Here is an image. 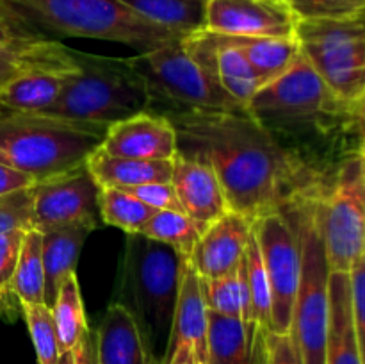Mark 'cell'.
I'll list each match as a JSON object with an SVG mask.
<instances>
[{"label":"cell","mask_w":365,"mask_h":364,"mask_svg":"<svg viewBox=\"0 0 365 364\" xmlns=\"http://www.w3.org/2000/svg\"><path fill=\"white\" fill-rule=\"evenodd\" d=\"M166 116L177 131L178 152L205 161L220 178L228 211L248 220L284 211L323 188L305 163L248 111H171Z\"/></svg>","instance_id":"1"},{"label":"cell","mask_w":365,"mask_h":364,"mask_svg":"<svg viewBox=\"0 0 365 364\" xmlns=\"http://www.w3.org/2000/svg\"><path fill=\"white\" fill-rule=\"evenodd\" d=\"M317 218L330 271L348 273L365 253V159L344 157L317 196Z\"/></svg>","instance_id":"10"},{"label":"cell","mask_w":365,"mask_h":364,"mask_svg":"<svg viewBox=\"0 0 365 364\" xmlns=\"http://www.w3.org/2000/svg\"><path fill=\"white\" fill-rule=\"evenodd\" d=\"M100 148L116 157L173 161L178 153V138L166 114L145 111L107 127Z\"/></svg>","instance_id":"14"},{"label":"cell","mask_w":365,"mask_h":364,"mask_svg":"<svg viewBox=\"0 0 365 364\" xmlns=\"http://www.w3.org/2000/svg\"><path fill=\"white\" fill-rule=\"evenodd\" d=\"M157 211L135 198L127 189L100 188L98 214L106 225L116 227L125 234H139L146 221Z\"/></svg>","instance_id":"31"},{"label":"cell","mask_w":365,"mask_h":364,"mask_svg":"<svg viewBox=\"0 0 365 364\" xmlns=\"http://www.w3.org/2000/svg\"><path fill=\"white\" fill-rule=\"evenodd\" d=\"M349 289H351V313L359 339L360 353L365 364V253L349 268Z\"/></svg>","instance_id":"38"},{"label":"cell","mask_w":365,"mask_h":364,"mask_svg":"<svg viewBox=\"0 0 365 364\" xmlns=\"http://www.w3.org/2000/svg\"><path fill=\"white\" fill-rule=\"evenodd\" d=\"M164 364H202V360L196 355L195 348L191 345H178Z\"/></svg>","instance_id":"43"},{"label":"cell","mask_w":365,"mask_h":364,"mask_svg":"<svg viewBox=\"0 0 365 364\" xmlns=\"http://www.w3.org/2000/svg\"><path fill=\"white\" fill-rule=\"evenodd\" d=\"M139 234L170 246L184 259H189L202 231L195 221L180 211H157Z\"/></svg>","instance_id":"32"},{"label":"cell","mask_w":365,"mask_h":364,"mask_svg":"<svg viewBox=\"0 0 365 364\" xmlns=\"http://www.w3.org/2000/svg\"><path fill=\"white\" fill-rule=\"evenodd\" d=\"M171 184L182 211L202 232L228 211L216 171L198 157L178 152L173 159Z\"/></svg>","instance_id":"16"},{"label":"cell","mask_w":365,"mask_h":364,"mask_svg":"<svg viewBox=\"0 0 365 364\" xmlns=\"http://www.w3.org/2000/svg\"><path fill=\"white\" fill-rule=\"evenodd\" d=\"M128 193L146 203L148 207L155 211H182L180 202L177 198L173 184L170 182H148V184L134 186V188L127 189Z\"/></svg>","instance_id":"39"},{"label":"cell","mask_w":365,"mask_h":364,"mask_svg":"<svg viewBox=\"0 0 365 364\" xmlns=\"http://www.w3.org/2000/svg\"><path fill=\"white\" fill-rule=\"evenodd\" d=\"M107 128L45 113L0 109V163L34 178L86 164L102 145Z\"/></svg>","instance_id":"3"},{"label":"cell","mask_w":365,"mask_h":364,"mask_svg":"<svg viewBox=\"0 0 365 364\" xmlns=\"http://www.w3.org/2000/svg\"><path fill=\"white\" fill-rule=\"evenodd\" d=\"M38 24L70 38L120 43L138 54L185 38L139 16L120 0H7Z\"/></svg>","instance_id":"6"},{"label":"cell","mask_w":365,"mask_h":364,"mask_svg":"<svg viewBox=\"0 0 365 364\" xmlns=\"http://www.w3.org/2000/svg\"><path fill=\"white\" fill-rule=\"evenodd\" d=\"M252 231V220L227 211L202 232L187 261L200 278L225 277L245 261Z\"/></svg>","instance_id":"15"},{"label":"cell","mask_w":365,"mask_h":364,"mask_svg":"<svg viewBox=\"0 0 365 364\" xmlns=\"http://www.w3.org/2000/svg\"><path fill=\"white\" fill-rule=\"evenodd\" d=\"M327 364H364L351 313L349 275L330 273V321H328Z\"/></svg>","instance_id":"21"},{"label":"cell","mask_w":365,"mask_h":364,"mask_svg":"<svg viewBox=\"0 0 365 364\" xmlns=\"http://www.w3.org/2000/svg\"><path fill=\"white\" fill-rule=\"evenodd\" d=\"M95 231L89 225H68L50 228L43 236V270H45V305L52 309L59 288L77 273V263L86 239Z\"/></svg>","instance_id":"20"},{"label":"cell","mask_w":365,"mask_h":364,"mask_svg":"<svg viewBox=\"0 0 365 364\" xmlns=\"http://www.w3.org/2000/svg\"><path fill=\"white\" fill-rule=\"evenodd\" d=\"M245 54L264 84L280 77L302 54L298 38H242L228 36Z\"/></svg>","instance_id":"27"},{"label":"cell","mask_w":365,"mask_h":364,"mask_svg":"<svg viewBox=\"0 0 365 364\" xmlns=\"http://www.w3.org/2000/svg\"><path fill=\"white\" fill-rule=\"evenodd\" d=\"M34 184H36L34 178H31L29 175L13 170V168L0 163V195H6V193H11V191H18V189H24V188H31V186Z\"/></svg>","instance_id":"42"},{"label":"cell","mask_w":365,"mask_h":364,"mask_svg":"<svg viewBox=\"0 0 365 364\" xmlns=\"http://www.w3.org/2000/svg\"><path fill=\"white\" fill-rule=\"evenodd\" d=\"M246 280L250 289V303H252V321L260 332H269L271 320V289L267 280L266 268L260 256L259 243L255 232L252 231L248 246H246Z\"/></svg>","instance_id":"33"},{"label":"cell","mask_w":365,"mask_h":364,"mask_svg":"<svg viewBox=\"0 0 365 364\" xmlns=\"http://www.w3.org/2000/svg\"><path fill=\"white\" fill-rule=\"evenodd\" d=\"M96 364H153L130 310L113 302L95 334Z\"/></svg>","instance_id":"19"},{"label":"cell","mask_w":365,"mask_h":364,"mask_svg":"<svg viewBox=\"0 0 365 364\" xmlns=\"http://www.w3.org/2000/svg\"><path fill=\"white\" fill-rule=\"evenodd\" d=\"M298 16L287 0H207L205 31L242 38H294Z\"/></svg>","instance_id":"13"},{"label":"cell","mask_w":365,"mask_h":364,"mask_svg":"<svg viewBox=\"0 0 365 364\" xmlns=\"http://www.w3.org/2000/svg\"><path fill=\"white\" fill-rule=\"evenodd\" d=\"M86 166L100 188L130 189L148 182H170L173 173V161L116 157L100 146L88 157Z\"/></svg>","instance_id":"22"},{"label":"cell","mask_w":365,"mask_h":364,"mask_svg":"<svg viewBox=\"0 0 365 364\" xmlns=\"http://www.w3.org/2000/svg\"><path fill=\"white\" fill-rule=\"evenodd\" d=\"M207 328H209V309H207L205 300H203L200 277L195 268L191 266V263L184 259L164 363L178 345L185 343V345H191L195 348L202 364H207Z\"/></svg>","instance_id":"18"},{"label":"cell","mask_w":365,"mask_h":364,"mask_svg":"<svg viewBox=\"0 0 365 364\" xmlns=\"http://www.w3.org/2000/svg\"><path fill=\"white\" fill-rule=\"evenodd\" d=\"M248 113L277 138L324 131L328 121L355 111L335 98L312 63L299 54L289 70L257 91Z\"/></svg>","instance_id":"7"},{"label":"cell","mask_w":365,"mask_h":364,"mask_svg":"<svg viewBox=\"0 0 365 364\" xmlns=\"http://www.w3.org/2000/svg\"><path fill=\"white\" fill-rule=\"evenodd\" d=\"M21 314L29 327L38 364H56L61 350L52 309L45 303H21Z\"/></svg>","instance_id":"34"},{"label":"cell","mask_w":365,"mask_h":364,"mask_svg":"<svg viewBox=\"0 0 365 364\" xmlns=\"http://www.w3.org/2000/svg\"><path fill=\"white\" fill-rule=\"evenodd\" d=\"M78 70L81 68L75 61V56L73 59L63 64L31 68L0 88V109L45 113L59 98L64 86L78 74Z\"/></svg>","instance_id":"17"},{"label":"cell","mask_w":365,"mask_h":364,"mask_svg":"<svg viewBox=\"0 0 365 364\" xmlns=\"http://www.w3.org/2000/svg\"><path fill=\"white\" fill-rule=\"evenodd\" d=\"M56 364H96L95 334L89 330L73 348L61 353Z\"/></svg>","instance_id":"41"},{"label":"cell","mask_w":365,"mask_h":364,"mask_svg":"<svg viewBox=\"0 0 365 364\" xmlns=\"http://www.w3.org/2000/svg\"><path fill=\"white\" fill-rule=\"evenodd\" d=\"M209 34L212 39L214 75L217 82L237 106L248 111L252 98L264 86L262 79L257 75L245 54L230 41L228 36L214 34V32Z\"/></svg>","instance_id":"23"},{"label":"cell","mask_w":365,"mask_h":364,"mask_svg":"<svg viewBox=\"0 0 365 364\" xmlns=\"http://www.w3.org/2000/svg\"><path fill=\"white\" fill-rule=\"evenodd\" d=\"M184 257L143 234H127L114 302L130 310L153 360L164 363Z\"/></svg>","instance_id":"2"},{"label":"cell","mask_w":365,"mask_h":364,"mask_svg":"<svg viewBox=\"0 0 365 364\" xmlns=\"http://www.w3.org/2000/svg\"><path fill=\"white\" fill-rule=\"evenodd\" d=\"M52 316L57 328L61 353L73 348L89 332L77 273L68 277L59 288L57 298L52 305Z\"/></svg>","instance_id":"29"},{"label":"cell","mask_w":365,"mask_h":364,"mask_svg":"<svg viewBox=\"0 0 365 364\" xmlns=\"http://www.w3.org/2000/svg\"><path fill=\"white\" fill-rule=\"evenodd\" d=\"M319 191L307 193L284 209L298 231L302 248V275L289 334L303 364H327L331 271L317 218Z\"/></svg>","instance_id":"5"},{"label":"cell","mask_w":365,"mask_h":364,"mask_svg":"<svg viewBox=\"0 0 365 364\" xmlns=\"http://www.w3.org/2000/svg\"><path fill=\"white\" fill-rule=\"evenodd\" d=\"M27 231H11L0 234V314L16 320L21 305L13 293V277L20 257L21 243Z\"/></svg>","instance_id":"35"},{"label":"cell","mask_w":365,"mask_h":364,"mask_svg":"<svg viewBox=\"0 0 365 364\" xmlns=\"http://www.w3.org/2000/svg\"><path fill=\"white\" fill-rule=\"evenodd\" d=\"M18 38H24V36H18L16 32L11 29V25H7L6 21L0 18V45H9V43L16 41Z\"/></svg>","instance_id":"44"},{"label":"cell","mask_w":365,"mask_h":364,"mask_svg":"<svg viewBox=\"0 0 365 364\" xmlns=\"http://www.w3.org/2000/svg\"><path fill=\"white\" fill-rule=\"evenodd\" d=\"M359 152H360V156H362L365 159V127H364V132H362V141H360Z\"/></svg>","instance_id":"46"},{"label":"cell","mask_w":365,"mask_h":364,"mask_svg":"<svg viewBox=\"0 0 365 364\" xmlns=\"http://www.w3.org/2000/svg\"><path fill=\"white\" fill-rule=\"evenodd\" d=\"M184 39H175L159 49L128 57L132 66L148 84L153 100L170 103L171 111H246L237 106L225 93L217 79L191 56Z\"/></svg>","instance_id":"8"},{"label":"cell","mask_w":365,"mask_h":364,"mask_svg":"<svg viewBox=\"0 0 365 364\" xmlns=\"http://www.w3.org/2000/svg\"><path fill=\"white\" fill-rule=\"evenodd\" d=\"M353 111H355V114L360 118V120L365 121V93H364L362 98H360L359 102L353 106Z\"/></svg>","instance_id":"45"},{"label":"cell","mask_w":365,"mask_h":364,"mask_svg":"<svg viewBox=\"0 0 365 364\" xmlns=\"http://www.w3.org/2000/svg\"><path fill=\"white\" fill-rule=\"evenodd\" d=\"M13 293L21 303H45V270H43V236L38 228H29L21 243Z\"/></svg>","instance_id":"30"},{"label":"cell","mask_w":365,"mask_h":364,"mask_svg":"<svg viewBox=\"0 0 365 364\" xmlns=\"http://www.w3.org/2000/svg\"><path fill=\"white\" fill-rule=\"evenodd\" d=\"M32 206H34V186L0 195V234L34 228Z\"/></svg>","instance_id":"37"},{"label":"cell","mask_w":365,"mask_h":364,"mask_svg":"<svg viewBox=\"0 0 365 364\" xmlns=\"http://www.w3.org/2000/svg\"><path fill=\"white\" fill-rule=\"evenodd\" d=\"M73 59L71 49L48 39L24 36L9 45H0V88L16 75L36 66L63 64Z\"/></svg>","instance_id":"25"},{"label":"cell","mask_w":365,"mask_h":364,"mask_svg":"<svg viewBox=\"0 0 365 364\" xmlns=\"http://www.w3.org/2000/svg\"><path fill=\"white\" fill-rule=\"evenodd\" d=\"M100 186L88 166L68 170L34 184L32 225L39 232L68 225L98 227Z\"/></svg>","instance_id":"12"},{"label":"cell","mask_w":365,"mask_h":364,"mask_svg":"<svg viewBox=\"0 0 365 364\" xmlns=\"http://www.w3.org/2000/svg\"><path fill=\"white\" fill-rule=\"evenodd\" d=\"M296 38L335 98L353 109L365 93V14L299 20Z\"/></svg>","instance_id":"9"},{"label":"cell","mask_w":365,"mask_h":364,"mask_svg":"<svg viewBox=\"0 0 365 364\" xmlns=\"http://www.w3.org/2000/svg\"><path fill=\"white\" fill-rule=\"evenodd\" d=\"M298 20H341L365 14V0H287Z\"/></svg>","instance_id":"36"},{"label":"cell","mask_w":365,"mask_h":364,"mask_svg":"<svg viewBox=\"0 0 365 364\" xmlns=\"http://www.w3.org/2000/svg\"><path fill=\"white\" fill-rule=\"evenodd\" d=\"M200 284H202L203 300L210 313L228 318H241L246 323L253 325L245 261L232 273L217 278H200Z\"/></svg>","instance_id":"28"},{"label":"cell","mask_w":365,"mask_h":364,"mask_svg":"<svg viewBox=\"0 0 365 364\" xmlns=\"http://www.w3.org/2000/svg\"><path fill=\"white\" fill-rule=\"evenodd\" d=\"M257 327L209 310L207 364H253Z\"/></svg>","instance_id":"24"},{"label":"cell","mask_w":365,"mask_h":364,"mask_svg":"<svg viewBox=\"0 0 365 364\" xmlns=\"http://www.w3.org/2000/svg\"><path fill=\"white\" fill-rule=\"evenodd\" d=\"M78 74L64 86L45 114L110 127L155 103L145 79L128 57H109L73 50Z\"/></svg>","instance_id":"4"},{"label":"cell","mask_w":365,"mask_h":364,"mask_svg":"<svg viewBox=\"0 0 365 364\" xmlns=\"http://www.w3.org/2000/svg\"><path fill=\"white\" fill-rule=\"evenodd\" d=\"M152 24L189 36L205 29L207 0H120Z\"/></svg>","instance_id":"26"},{"label":"cell","mask_w":365,"mask_h":364,"mask_svg":"<svg viewBox=\"0 0 365 364\" xmlns=\"http://www.w3.org/2000/svg\"><path fill=\"white\" fill-rule=\"evenodd\" d=\"M266 364H303L291 334H266Z\"/></svg>","instance_id":"40"},{"label":"cell","mask_w":365,"mask_h":364,"mask_svg":"<svg viewBox=\"0 0 365 364\" xmlns=\"http://www.w3.org/2000/svg\"><path fill=\"white\" fill-rule=\"evenodd\" d=\"M257 243L271 289L269 332H291L292 309L302 275L298 231L284 211L264 214L253 221Z\"/></svg>","instance_id":"11"}]
</instances>
